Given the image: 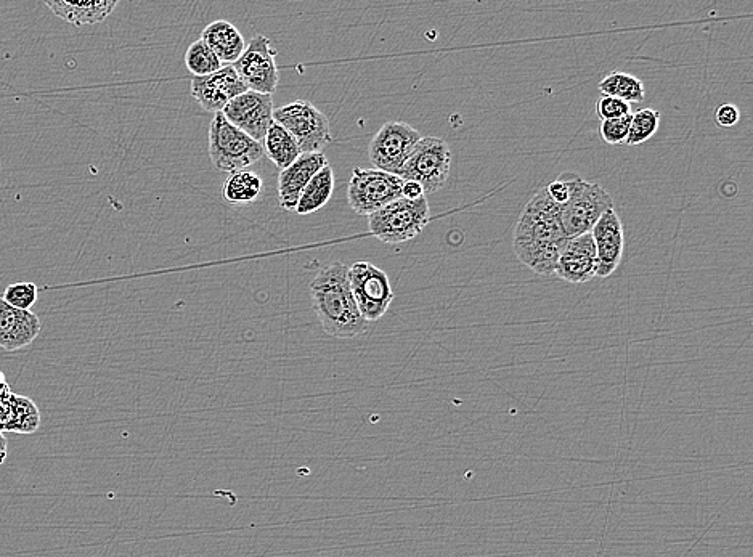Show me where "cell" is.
<instances>
[{
	"label": "cell",
	"mask_w": 753,
	"mask_h": 557,
	"mask_svg": "<svg viewBox=\"0 0 753 557\" xmlns=\"http://www.w3.org/2000/svg\"><path fill=\"white\" fill-rule=\"evenodd\" d=\"M611 209L614 200L607 190L575 174L569 201L561 209L562 230L567 238L591 233L598 220Z\"/></svg>",
	"instance_id": "5"
},
{
	"label": "cell",
	"mask_w": 753,
	"mask_h": 557,
	"mask_svg": "<svg viewBox=\"0 0 753 557\" xmlns=\"http://www.w3.org/2000/svg\"><path fill=\"white\" fill-rule=\"evenodd\" d=\"M277 50L269 37L257 34L251 39L245 52L233 63L241 81L257 94L272 95L280 82L277 66Z\"/></svg>",
	"instance_id": "11"
},
{
	"label": "cell",
	"mask_w": 753,
	"mask_h": 557,
	"mask_svg": "<svg viewBox=\"0 0 753 557\" xmlns=\"http://www.w3.org/2000/svg\"><path fill=\"white\" fill-rule=\"evenodd\" d=\"M659 126V111L652 110V108L636 111L635 114H631L630 131H628L627 142L625 143L630 147H636V145L648 142L651 137H654Z\"/></svg>",
	"instance_id": "26"
},
{
	"label": "cell",
	"mask_w": 753,
	"mask_h": 557,
	"mask_svg": "<svg viewBox=\"0 0 753 557\" xmlns=\"http://www.w3.org/2000/svg\"><path fill=\"white\" fill-rule=\"evenodd\" d=\"M596 246V277H611L619 269L625 249V230L615 209L607 211L591 230Z\"/></svg>",
	"instance_id": "14"
},
{
	"label": "cell",
	"mask_w": 753,
	"mask_h": 557,
	"mask_svg": "<svg viewBox=\"0 0 753 557\" xmlns=\"http://www.w3.org/2000/svg\"><path fill=\"white\" fill-rule=\"evenodd\" d=\"M715 119H717L718 126L729 127L736 126L739 119H741V113L737 110V106L731 105V103H725V105L718 106L717 113H715Z\"/></svg>",
	"instance_id": "30"
},
{
	"label": "cell",
	"mask_w": 753,
	"mask_h": 557,
	"mask_svg": "<svg viewBox=\"0 0 753 557\" xmlns=\"http://www.w3.org/2000/svg\"><path fill=\"white\" fill-rule=\"evenodd\" d=\"M201 41L216 53L222 63H235L246 50L245 37L230 21L217 20L209 23L201 33Z\"/></svg>",
	"instance_id": "19"
},
{
	"label": "cell",
	"mask_w": 753,
	"mask_h": 557,
	"mask_svg": "<svg viewBox=\"0 0 753 557\" xmlns=\"http://www.w3.org/2000/svg\"><path fill=\"white\" fill-rule=\"evenodd\" d=\"M349 285L357 309L368 323L383 318L394 301V289L387 273L371 262H355L349 267Z\"/></svg>",
	"instance_id": "9"
},
{
	"label": "cell",
	"mask_w": 753,
	"mask_h": 557,
	"mask_svg": "<svg viewBox=\"0 0 753 557\" xmlns=\"http://www.w3.org/2000/svg\"><path fill=\"white\" fill-rule=\"evenodd\" d=\"M599 92L603 97H614L627 103H641L644 100V84L641 79L631 74L614 73L607 74L603 81L599 82Z\"/></svg>",
	"instance_id": "23"
},
{
	"label": "cell",
	"mask_w": 753,
	"mask_h": 557,
	"mask_svg": "<svg viewBox=\"0 0 753 557\" xmlns=\"http://www.w3.org/2000/svg\"><path fill=\"white\" fill-rule=\"evenodd\" d=\"M429 220L431 211L426 196L416 201L399 198L368 216V228L383 243L402 244L420 235Z\"/></svg>",
	"instance_id": "4"
},
{
	"label": "cell",
	"mask_w": 753,
	"mask_h": 557,
	"mask_svg": "<svg viewBox=\"0 0 753 557\" xmlns=\"http://www.w3.org/2000/svg\"><path fill=\"white\" fill-rule=\"evenodd\" d=\"M45 5L49 7L53 15L62 18L70 25L81 26L97 25L110 17L116 9L118 0H95V2H65V0H47Z\"/></svg>",
	"instance_id": "18"
},
{
	"label": "cell",
	"mask_w": 753,
	"mask_h": 557,
	"mask_svg": "<svg viewBox=\"0 0 753 557\" xmlns=\"http://www.w3.org/2000/svg\"><path fill=\"white\" fill-rule=\"evenodd\" d=\"M185 66L195 78H204L217 73L222 68V61L203 41H195L185 53Z\"/></svg>",
	"instance_id": "25"
},
{
	"label": "cell",
	"mask_w": 753,
	"mask_h": 557,
	"mask_svg": "<svg viewBox=\"0 0 753 557\" xmlns=\"http://www.w3.org/2000/svg\"><path fill=\"white\" fill-rule=\"evenodd\" d=\"M310 297L320 325L333 338H359L370 328L352 296L347 265L336 262L320 269L310 283Z\"/></svg>",
	"instance_id": "2"
},
{
	"label": "cell",
	"mask_w": 753,
	"mask_h": 557,
	"mask_svg": "<svg viewBox=\"0 0 753 557\" xmlns=\"http://www.w3.org/2000/svg\"><path fill=\"white\" fill-rule=\"evenodd\" d=\"M7 455H9V444H7V439L4 437V432H0V464H4V461L7 460Z\"/></svg>",
	"instance_id": "32"
},
{
	"label": "cell",
	"mask_w": 753,
	"mask_h": 557,
	"mask_svg": "<svg viewBox=\"0 0 753 557\" xmlns=\"http://www.w3.org/2000/svg\"><path fill=\"white\" fill-rule=\"evenodd\" d=\"M596 114L601 121L623 118L631 114V105L619 98L601 97L596 102Z\"/></svg>",
	"instance_id": "29"
},
{
	"label": "cell",
	"mask_w": 753,
	"mask_h": 557,
	"mask_svg": "<svg viewBox=\"0 0 753 557\" xmlns=\"http://www.w3.org/2000/svg\"><path fill=\"white\" fill-rule=\"evenodd\" d=\"M41 426V413L36 403L28 397L12 394L10 400V419L5 431L18 434H33Z\"/></svg>",
	"instance_id": "24"
},
{
	"label": "cell",
	"mask_w": 753,
	"mask_h": 557,
	"mask_svg": "<svg viewBox=\"0 0 753 557\" xmlns=\"http://www.w3.org/2000/svg\"><path fill=\"white\" fill-rule=\"evenodd\" d=\"M452 167V151L439 137H423L412 155L403 164L399 177L408 182L420 183L424 195L439 192L447 183Z\"/></svg>",
	"instance_id": "7"
},
{
	"label": "cell",
	"mask_w": 753,
	"mask_h": 557,
	"mask_svg": "<svg viewBox=\"0 0 753 557\" xmlns=\"http://www.w3.org/2000/svg\"><path fill=\"white\" fill-rule=\"evenodd\" d=\"M325 166H328V159L323 153H302L291 166L281 171L278 177L280 208L294 211L302 192L306 190L307 183Z\"/></svg>",
	"instance_id": "16"
},
{
	"label": "cell",
	"mask_w": 753,
	"mask_h": 557,
	"mask_svg": "<svg viewBox=\"0 0 753 557\" xmlns=\"http://www.w3.org/2000/svg\"><path fill=\"white\" fill-rule=\"evenodd\" d=\"M41 320L31 310L15 309L0 297V347L7 352L25 349L41 334Z\"/></svg>",
	"instance_id": "17"
},
{
	"label": "cell",
	"mask_w": 753,
	"mask_h": 557,
	"mask_svg": "<svg viewBox=\"0 0 753 557\" xmlns=\"http://www.w3.org/2000/svg\"><path fill=\"white\" fill-rule=\"evenodd\" d=\"M334 183L336 180H334L333 167L328 164L307 183L306 190L302 192L294 211L298 212L299 216H307L325 208L333 196Z\"/></svg>",
	"instance_id": "20"
},
{
	"label": "cell",
	"mask_w": 753,
	"mask_h": 557,
	"mask_svg": "<svg viewBox=\"0 0 753 557\" xmlns=\"http://www.w3.org/2000/svg\"><path fill=\"white\" fill-rule=\"evenodd\" d=\"M402 185L403 180L399 175L355 167L347 190V200L359 216L368 217L392 201L402 198Z\"/></svg>",
	"instance_id": "8"
},
{
	"label": "cell",
	"mask_w": 753,
	"mask_h": 557,
	"mask_svg": "<svg viewBox=\"0 0 753 557\" xmlns=\"http://www.w3.org/2000/svg\"><path fill=\"white\" fill-rule=\"evenodd\" d=\"M421 139L420 132L407 122H386L371 140L368 158L378 171L399 175Z\"/></svg>",
	"instance_id": "10"
},
{
	"label": "cell",
	"mask_w": 753,
	"mask_h": 557,
	"mask_svg": "<svg viewBox=\"0 0 753 557\" xmlns=\"http://www.w3.org/2000/svg\"><path fill=\"white\" fill-rule=\"evenodd\" d=\"M596 246L591 233L569 238L559 254L554 273L566 283L582 285L596 277Z\"/></svg>",
	"instance_id": "15"
},
{
	"label": "cell",
	"mask_w": 753,
	"mask_h": 557,
	"mask_svg": "<svg viewBox=\"0 0 753 557\" xmlns=\"http://www.w3.org/2000/svg\"><path fill=\"white\" fill-rule=\"evenodd\" d=\"M264 192V180L256 172L238 171L232 172L225 180L222 195L225 200L232 204L256 203Z\"/></svg>",
	"instance_id": "22"
},
{
	"label": "cell",
	"mask_w": 753,
	"mask_h": 557,
	"mask_svg": "<svg viewBox=\"0 0 753 557\" xmlns=\"http://www.w3.org/2000/svg\"><path fill=\"white\" fill-rule=\"evenodd\" d=\"M273 122L293 135L302 153H322L333 142L326 114L306 100H296L273 110Z\"/></svg>",
	"instance_id": "6"
},
{
	"label": "cell",
	"mask_w": 753,
	"mask_h": 557,
	"mask_svg": "<svg viewBox=\"0 0 753 557\" xmlns=\"http://www.w3.org/2000/svg\"><path fill=\"white\" fill-rule=\"evenodd\" d=\"M423 196L426 195H424V190L421 188L420 183L403 180L402 198H405V200L416 201L423 198Z\"/></svg>",
	"instance_id": "31"
},
{
	"label": "cell",
	"mask_w": 753,
	"mask_h": 557,
	"mask_svg": "<svg viewBox=\"0 0 753 557\" xmlns=\"http://www.w3.org/2000/svg\"><path fill=\"white\" fill-rule=\"evenodd\" d=\"M209 156L217 171L232 174L256 164L264 156V147L217 113L209 126Z\"/></svg>",
	"instance_id": "3"
},
{
	"label": "cell",
	"mask_w": 753,
	"mask_h": 557,
	"mask_svg": "<svg viewBox=\"0 0 753 557\" xmlns=\"http://www.w3.org/2000/svg\"><path fill=\"white\" fill-rule=\"evenodd\" d=\"M192 97L208 113H222L233 98L245 94L248 87L232 65L222 66L217 73L204 78H193L190 84Z\"/></svg>",
	"instance_id": "13"
},
{
	"label": "cell",
	"mask_w": 753,
	"mask_h": 557,
	"mask_svg": "<svg viewBox=\"0 0 753 557\" xmlns=\"http://www.w3.org/2000/svg\"><path fill=\"white\" fill-rule=\"evenodd\" d=\"M262 147H264V153L267 155V158L280 171H285L286 167L291 166L302 155L301 148H299L296 140L293 139V135L289 134L277 122H273L272 126H270L265 139L262 140Z\"/></svg>",
	"instance_id": "21"
},
{
	"label": "cell",
	"mask_w": 753,
	"mask_h": 557,
	"mask_svg": "<svg viewBox=\"0 0 753 557\" xmlns=\"http://www.w3.org/2000/svg\"><path fill=\"white\" fill-rule=\"evenodd\" d=\"M273 110L275 108L272 95L246 90L245 94L233 98L232 102L225 106L222 114L232 126L245 132L256 142L262 143L273 124Z\"/></svg>",
	"instance_id": "12"
},
{
	"label": "cell",
	"mask_w": 753,
	"mask_h": 557,
	"mask_svg": "<svg viewBox=\"0 0 753 557\" xmlns=\"http://www.w3.org/2000/svg\"><path fill=\"white\" fill-rule=\"evenodd\" d=\"M561 209L542 188L526 204L514 227L517 259L543 277L553 275L559 254L569 240L562 230Z\"/></svg>",
	"instance_id": "1"
},
{
	"label": "cell",
	"mask_w": 753,
	"mask_h": 557,
	"mask_svg": "<svg viewBox=\"0 0 753 557\" xmlns=\"http://www.w3.org/2000/svg\"><path fill=\"white\" fill-rule=\"evenodd\" d=\"M631 114L623 116V118L601 122L599 134H601V137H603V140L607 145H623V143L627 142L628 131H630Z\"/></svg>",
	"instance_id": "28"
},
{
	"label": "cell",
	"mask_w": 753,
	"mask_h": 557,
	"mask_svg": "<svg viewBox=\"0 0 753 557\" xmlns=\"http://www.w3.org/2000/svg\"><path fill=\"white\" fill-rule=\"evenodd\" d=\"M2 299L15 309L31 310L37 302V286L28 281L12 283L5 288Z\"/></svg>",
	"instance_id": "27"
}]
</instances>
